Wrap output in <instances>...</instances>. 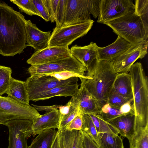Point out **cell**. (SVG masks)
Returning a JSON list of instances; mask_svg holds the SVG:
<instances>
[{
    "instance_id": "1",
    "label": "cell",
    "mask_w": 148,
    "mask_h": 148,
    "mask_svg": "<svg viewBox=\"0 0 148 148\" xmlns=\"http://www.w3.org/2000/svg\"><path fill=\"white\" fill-rule=\"evenodd\" d=\"M25 19L20 12L0 2V54L13 56L27 46Z\"/></svg>"
},
{
    "instance_id": "2",
    "label": "cell",
    "mask_w": 148,
    "mask_h": 148,
    "mask_svg": "<svg viewBox=\"0 0 148 148\" xmlns=\"http://www.w3.org/2000/svg\"><path fill=\"white\" fill-rule=\"evenodd\" d=\"M87 71L86 75L89 78L85 79V86L101 110L102 106L107 103L118 73L114 71L112 61L98 59L94 60Z\"/></svg>"
},
{
    "instance_id": "3",
    "label": "cell",
    "mask_w": 148,
    "mask_h": 148,
    "mask_svg": "<svg viewBox=\"0 0 148 148\" xmlns=\"http://www.w3.org/2000/svg\"><path fill=\"white\" fill-rule=\"evenodd\" d=\"M129 73L132 80L133 98L132 106L135 124L148 125V79L140 62L134 64Z\"/></svg>"
},
{
    "instance_id": "4",
    "label": "cell",
    "mask_w": 148,
    "mask_h": 148,
    "mask_svg": "<svg viewBox=\"0 0 148 148\" xmlns=\"http://www.w3.org/2000/svg\"><path fill=\"white\" fill-rule=\"evenodd\" d=\"M105 24L118 36L132 44L147 40L148 23L137 15L134 11Z\"/></svg>"
},
{
    "instance_id": "5",
    "label": "cell",
    "mask_w": 148,
    "mask_h": 148,
    "mask_svg": "<svg viewBox=\"0 0 148 148\" xmlns=\"http://www.w3.org/2000/svg\"><path fill=\"white\" fill-rule=\"evenodd\" d=\"M41 115L29 104L18 102L8 96H0V124L16 119H28L32 121Z\"/></svg>"
},
{
    "instance_id": "6",
    "label": "cell",
    "mask_w": 148,
    "mask_h": 148,
    "mask_svg": "<svg viewBox=\"0 0 148 148\" xmlns=\"http://www.w3.org/2000/svg\"><path fill=\"white\" fill-rule=\"evenodd\" d=\"M93 23L91 19L79 23L56 27L51 34L48 46L69 48L75 40L87 33Z\"/></svg>"
},
{
    "instance_id": "7",
    "label": "cell",
    "mask_w": 148,
    "mask_h": 148,
    "mask_svg": "<svg viewBox=\"0 0 148 148\" xmlns=\"http://www.w3.org/2000/svg\"><path fill=\"white\" fill-rule=\"evenodd\" d=\"M73 72L80 75L86 79V68L73 56L59 60L51 63L31 65L27 69L30 75L40 77L45 75L62 71Z\"/></svg>"
},
{
    "instance_id": "8",
    "label": "cell",
    "mask_w": 148,
    "mask_h": 148,
    "mask_svg": "<svg viewBox=\"0 0 148 148\" xmlns=\"http://www.w3.org/2000/svg\"><path fill=\"white\" fill-rule=\"evenodd\" d=\"M134 8L132 0H101L97 22L105 24L134 11Z\"/></svg>"
},
{
    "instance_id": "9",
    "label": "cell",
    "mask_w": 148,
    "mask_h": 148,
    "mask_svg": "<svg viewBox=\"0 0 148 148\" xmlns=\"http://www.w3.org/2000/svg\"><path fill=\"white\" fill-rule=\"evenodd\" d=\"M78 78L72 77L65 80H59L54 77L44 75L37 77L32 75L25 82L29 101L35 95L58 86L78 83Z\"/></svg>"
},
{
    "instance_id": "10",
    "label": "cell",
    "mask_w": 148,
    "mask_h": 148,
    "mask_svg": "<svg viewBox=\"0 0 148 148\" xmlns=\"http://www.w3.org/2000/svg\"><path fill=\"white\" fill-rule=\"evenodd\" d=\"M148 40L134 44L124 53L112 61L114 69L117 73H128L131 66L138 59L147 54Z\"/></svg>"
},
{
    "instance_id": "11",
    "label": "cell",
    "mask_w": 148,
    "mask_h": 148,
    "mask_svg": "<svg viewBox=\"0 0 148 148\" xmlns=\"http://www.w3.org/2000/svg\"><path fill=\"white\" fill-rule=\"evenodd\" d=\"M32 123L28 119H16L3 124L9 131L8 148H27V140L31 136L28 130Z\"/></svg>"
},
{
    "instance_id": "12",
    "label": "cell",
    "mask_w": 148,
    "mask_h": 148,
    "mask_svg": "<svg viewBox=\"0 0 148 148\" xmlns=\"http://www.w3.org/2000/svg\"><path fill=\"white\" fill-rule=\"evenodd\" d=\"M91 19L86 0H66L62 26L79 23Z\"/></svg>"
},
{
    "instance_id": "13",
    "label": "cell",
    "mask_w": 148,
    "mask_h": 148,
    "mask_svg": "<svg viewBox=\"0 0 148 148\" xmlns=\"http://www.w3.org/2000/svg\"><path fill=\"white\" fill-rule=\"evenodd\" d=\"M71 56L69 48L48 46L36 51L27 61L31 65L46 64L67 58Z\"/></svg>"
},
{
    "instance_id": "14",
    "label": "cell",
    "mask_w": 148,
    "mask_h": 148,
    "mask_svg": "<svg viewBox=\"0 0 148 148\" xmlns=\"http://www.w3.org/2000/svg\"><path fill=\"white\" fill-rule=\"evenodd\" d=\"M25 27L27 46L31 47L36 51L48 47L51 34L50 31H42L30 20H26Z\"/></svg>"
},
{
    "instance_id": "15",
    "label": "cell",
    "mask_w": 148,
    "mask_h": 148,
    "mask_svg": "<svg viewBox=\"0 0 148 148\" xmlns=\"http://www.w3.org/2000/svg\"><path fill=\"white\" fill-rule=\"evenodd\" d=\"M60 114L58 109L53 110L34 120L28 130L31 136L34 137L43 131L58 128L60 124Z\"/></svg>"
},
{
    "instance_id": "16",
    "label": "cell",
    "mask_w": 148,
    "mask_h": 148,
    "mask_svg": "<svg viewBox=\"0 0 148 148\" xmlns=\"http://www.w3.org/2000/svg\"><path fill=\"white\" fill-rule=\"evenodd\" d=\"M79 78L81 82L80 87L73 96L78 101L79 112L82 114H99L100 110L95 99L86 88L85 78Z\"/></svg>"
},
{
    "instance_id": "17",
    "label": "cell",
    "mask_w": 148,
    "mask_h": 148,
    "mask_svg": "<svg viewBox=\"0 0 148 148\" xmlns=\"http://www.w3.org/2000/svg\"><path fill=\"white\" fill-rule=\"evenodd\" d=\"M98 47L95 43L91 42L87 45H75L70 49L71 56L79 61L87 70L98 58Z\"/></svg>"
},
{
    "instance_id": "18",
    "label": "cell",
    "mask_w": 148,
    "mask_h": 148,
    "mask_svg": "<svg viewBox=\"0 0 148 148\" xmlns=\"http://www.w3.org/2000/svg\"><path fill=\"white\" fill-rule=\"evenodd\" d=\"M134 45L118 36L116 40L110 45L103 47H98V59L112 61Z\"/></svg>"
},
{
    "instance_id": "19",
    "label": "cell",
    "mask_w": 148,
    "mask_h": 148,
    "mask_svg": "<svg viewBox=\"0 0 148 148\" xmlns=\"http://www.w3.org/2000/svg\"><path fill=\"white\" fill-rule=\"evenodd\" d=\"M118 131L121 136L130 139L135 133V116L134 113L123 114L106 122Z\"/></svg>"
},
{
    "instance_id": "20",
    "label": "cell",
    "mask_w": 148,
    "mask_h": 148,
    "mask_svg": "<svg viewBox=\"0 0 148 148\" xmlns=\"http://www.w3.org/2000/svg\"><path fill=\"white\" fill-rule=\"evenodd\" d=\"M79 86L77 83L58 86L35 95L30 101H36L43 100L56 96L72 97L79 89Z\"/></svg>"
},
{
    "instance_id": "21",
    "label": "cell",
    "mask_w": 148,
    "mask_h": 148,
    "mask_svg": "<svg viewBox=\"0 0 148 148\" xmlns=\"http://www.w3.org/2000/svg\"><path fill=\"white\" fill-rule=\"evenodd\" d=\"M112 90L126 99L133 100L132 80L130 74H118L114 82Z\"/></svg>"
},
{
    "instance_id": "22",
    "label": "cell",
    "mask_w": 148,
    "mask_h": 148,
    "mask_svg": "<svg viewBox=\"0 0 148 148\" xmlns=\"http://www.w3.org/2000/svg\"><path fill=\"white\" fill-rule=\"evenodd\" d=\"M6 94L18 102L29 104V100L25 82L15 79L12 77Z\"/></svg>"
},
{
    "instance_id": "23",
    "label": "cell",
    "mask_w": 148,
    "mask_h": 148,
    "mask_svg": "<svg viewBox=\"0 0 148 148\" xmlns=\"http://www.w3.org/2000/svg\"><path fill=\"white\" fill-rule=\"evenodd\" d=\"M58 131L62 148H81V130Z\"/></svg>"
},
{
    "instance_id": "24",
    "label": "cell",
    "mask_w": 148,
    "mask_h": 148,
    "mask_svg": "<svg viewBox=\"0 0 148 148\" xmlns=\"http://www.w3.org/2000/svg\"><path fill=\"white\" fill-rule=\"evenodd\" d=\"M57 130H46L38 134L27 148H51Z\"/></svg>"
},
{
    "instance_id": "25",
    "label": "cell",
    "mask_w": 148,
    "mask_h": 148,
    "mask_svg": "<svg viewBox=\"0 0 148 148\" xmlns=\"http://www.w3.org/2000/svg\"><path fill=\"white\" fill-rule=\"evenodd\" d=\"M130 148H148V125H135V133L129 140Z\"/></svg>"
},
{
    "instance_id": "26",
    "label": "cell",
    "mask_w": 148,
    "mask_h": 148,
    "mask_svg": "<svg viewBox=\"0 0 148 148\" xmlns=\"http://www.w3.org/2000/svg\"><path fill=\"white\" fill-rule=\"evenodd\" d=\"M97 134L100 148H124L123 140L118 134L102 132Z\"/></svg>"
},
{
    "instance_id": "27",
    "label": "cell",
    "mask_w": 148,
    "mask_h": 148,
    "mask_svg": "<svg viewBox=\"0 0 148 148\" xmlns=\"http://www.w3.org/2000/svg\"><path fill=\"white\" fill-rule=\"evenodd\" d=\"M10 1L16 5L21 12L31 16L34 15L42 18L32 0H10Z\"/></svg>"
},
{
    "instance_id": "28",
    "label": "cell",
    "mask_w": 148,
    "mask_h": 148,
    "mask_svg": "<svg viewBox=\"0 0 148 148\" xmlns=\"http://www.w3.org/2000/svg\"><path fill=\"white\" fill-rule=\"evenodd\" d=\"M12 72L10 67L0 65V96L6 94L10 85Z\"/></svg>"
},
{
    "instance_id": "29",
    "label": "cell",
    "mask_w": 148,
    "mask_h": 148,
    "mask_svg": "<svg viewBox=\"0 0 148 148\" xmlns=\"http://www.w3.org/2000/svg\"><path fill=\"white\" fill-rule=\"evenodd\" d=\"M72 104L69 113L60 123L58 130L63 131L68 124L78 114L80 113L79 110V103L77 99L74 97H71Z\"/></svg>"
},
{
    "instance_id": "30",
    "label": "cell",
    "mask_w": 148,
    "mask_h": 148,
    "mask_svg": "<svg viewBox=\"0 0 148 148\" xmlns=\"http://www.w3.org/2000/svg\"><path fill=\"white\" fill-rule=\"evenodd\" d=\"M83 123L82 131L88 134L99 146L97 132L90 116L83 114Z\"/></svg>"
},
{
    "instance_id": "31",
    "label": "cell",
    "mask_w": 148,
    "mask_h": 148,
    "mask_svg": "<svg viewBox=\"0 0 148 148\" xmlns=\"http://www.w3.org/2000/svg\"><path fill=\"white\" fill-rule=\"evenodd\" d=\"M98 114L104 121L107 122L117 117L125 114L121 112L119 108L113 107L107 103L102 106L99 114Z\"/></svg>"
},
{
    "instance_id": "32",
    "label": "cell",
    "mask_w": 148,
    "mask_h": 148,
    "mask_svg": "<svg viewBox=\"0 0 148 148\" xmlns=\"http://www.w3.org/2000/svg\"><path fill=\"white\" fill-rule=\"evenodd\" d=\"M134 12L148 23V0H136Z\"/></svg>"
},
{
    "instance_id": "33",
    "label": "cell",
    "mask_w": 148,
    "mask_h": 148,
    "mask_svg": "<svg viewBox=\"0 0 148 148\" xmlns=\"http://www.w3.org/2000/svg\"><path fill=\"white\" fill-rule=\"evenodd\" d=\"M59 0H43L51 23L55 22Z\"/></svg>"
},
{
    "instance_id": "34",
    "label": "cell",
    "mask_w": 148,
    "mask_h": 148,
    "mask_svg": "<svg viewBox=\"0 0 148 148\" xmlns=\"http://www.w3.org/2000/svg\"><path fill=\"white\" fill-rule=\"evenodd\" d=\"M133 101L126 99L112 90L108 99L107 103L113 107L120 108L123 104L129 101Z\"/></svg>"
},
{
    "instance_id": "35",
    "label": "cell",
    "mask_w": 148,
    "mask_h": 148,
    "mask_svg": "<svg viewBox=\"0 0 148 148\" xmlns=\"http://www.w3.org/2000/svg\"><path fill=\"white\" fill-rule=\"evenodd\" d=\"M66 0H59L56 14L55 22L56 27L63 26L64 21Z\"/></svg>"
},
{
    "instance_id": "36",
    "label": "cell",
    "mask_w": 148,
    "mask_h": 148,
    "mask_svg": "<svg viewBox=\"0 0 148 148\" xmlns=\"http://www.w3.org/2000/svg\"><path fill=\"white\" fill-rule=\"evenodd\" d=\"M44 75L53 77L59 80H65L72 77H76L78 78L82 77L85 78L83 76L76 73L67 71L46 74L43 76Z\"/></svg>"
},
{
    "instance_id": "37",
    "label": "cell",
    "mask_w": 148,
    "mask_h": 148,
    "mask_svg": "<svg viewBox=\"0 0 148 148\" xmlns=\"http://www.w3.org/2000/svg\"><path fill=\"white\" fill-rule=\"evenodd\" d=\"M83 123V114L80 113L68 124L66 126L65 130L69 131L73 130H81Z\"/></svg>"
},
{
    "instance_id": "38",
    "label": "cell",
    "mask_w": 148,
    "mask_h": 148,
    "mask_svg": "<svg viewBox=\"0 0 148 148\" xmlns=\"http://www.w3.org/2000/svg\"><path fill=\"white\" fill-rule=\"evenodd\" d=\"M99 121L98 133H108L118 134L119 132L107 122L104 121L98 114H97Z\"/></svg>"
},
{
    "instance_id": "39",
    "label": "cell",
    "mask_w": 148,
    "mask_h": 148,
    "mask_svg": "<svg viewBox=\"0 0 148 148\" xmlns=\"http://www.w3.org/2000/svg\"><path fill=\"white\" fill-rule=\"evenodd\" d=\"M101 0H86L87 7L90 14L95 18L98 17L100 12V4Z\"/></svg>"
},
{
    "instance_id": "40",
    "label": "cell",
    "mask_w": 148,
    "mask_h": 148,
    "mask_svg": "<svg viewBox=\"0 0 148 148\" xmlns=\"http://www.w3.org/2000/svg\"><path fill=\"white\" fill-rule=\"evenodd\" d=\"M81 131L82 134L81 148H100L88 134Z\"/></svg>"
},
{
    "instance_id": "41",
    "label": "cell",
    "mask_w": 148,
    "mask_h": 148,
    "mask_svg": "<svg viewBox=\"0 0 148 148\" xmlns=\"http://www.w3.org/2000/svg\"><path fill=\"white\" fill-rule=\"evenodd\" d=\"M36 8L41 14L42 18L46 21H50V18L43 0H32Z\"/></svg>"
},
{
    "instance_id": "42",
    "label": "cell",
    "mask_w": 148,
    "mask_h": 148,
    "mask_svg": "<svg viewBox=\"0 0 148 148\" xmlns=\"http://www.w3.org/2000/svg\"><path fill=\"white\" fill-rule=\"evenodd\" d=\"M133 102V101H129L121 106L119 108L121 112L124 114L134 113L132 104Z\"/></svg>"
},
{
    "instance_id": "43",
    "label": "cell",
    "mask_w": 148,
    "mask_h": 148,
    "mask_svg": "<svg viewBox=\"0 0 148 148\" xmlns=\"http://www.w3.org/2000/svg\"><path fill=\"white\" fill-rule=\"evenodd\" d=\"M37 111H45L46 113L49 112L53 110L58 109L60 105H55L49 106H40L32 104Z\"/></svg>"
},
{
    "instance_id": "44",
    "label": "cell",
    "mask_w": 148,
    "mask_h": 148,
    "mask_svg": "<svg viewBox=\"0 0 148 148\" xmlns=\"http://www.w3.org/2000/svg\"><path fill=\"white\" fill-rule=\"evenodd\" d=\"M59 143V137L58 132V131L51 148H58Z\"/></svg>"
}]
</instances>
